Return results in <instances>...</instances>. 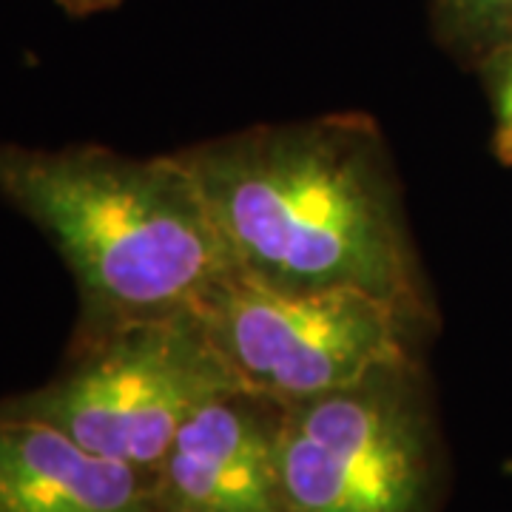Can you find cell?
<instances>
[{
    "label": "cell",
    "instance_id": "cell-1",
    "mask_svg": "<svg viewBox=\"0 0 512 512\" xmlns=\"http://www.w3.org/2000/svg\"><path fill=\"white\" fill-rule=\"evenodd\" d=\"M237 274L353 288L433 316L402 185L367 114L268 123L180 148Z\"/></svg>",
    "mask_w": 512,
    "mask_h": 512
},
{
    "label": "cell",
    "instance_id": "cell-2",
    "mask_svg": "<svg viewBox=\"0 0 512 512\" xmlns=\"http://www.w3.org/2000/svg\"><path fill=\"white\" fill-rule=\"evenodd\" d=\"M0 197L63 256L77 288L69 345L197 311L237 271L200 185L174 154L0 143Z\"/></svg>",
    "mask_w": 512,
    "mask_h": 512
},
{
    "label": "cell",
    "instance_id": "cell-3",
    "mask_svg": "<svg viewBox=\"0 0 512 512\" xmlns=\"http://www.w3.org/2000/svg\"><path fill=\"white\" fill-rule=\"evenodd\" d=\"M234 390L242 384L188 311L69 345L60 373L0 399V416L49 424L97 456L157 473L188 416Z\"/></svg>",
    "mask_w": 512,
    "mask_h": 512
},
{
    "label": "cell",
    "instance_id": "cell-4",
    "mask_svg": "<svg viewBox=\"0 0 512 512\" xmlns=\"http://www.w3.org/2000/svg\"><path fill=\"white\" fill-rule=\"evenodd\" d=\"M197 316L242 390L293 404L416 359L433 316L353 288H279L245 274L205 293Z\"/></svg>",
    "mask_w": 512,
    "mask_h": 512
},
{
    "label": "cell",
    "instance_id": "cell-5",
    "mask_svg": "<svg viewBox=\"0 0 512 512\" xmlns=\"http://www.w3.org/2000/svg\"><path fill=\"white\" fill-rule=\"evenodd\" d=\"M416 359L282 404L279 467L288 512H430L436 441Z\"/></svg>",
    "mask_w": 512,
    "mask_h": 512
},
{
    "label": "cell",
    "instance_id": "cell-6",
    "mask_svg": "<svg viewBox=\"0 0 512 512\" xmlns=\"http://www.w3.org/2000/svg\"><path fill=\"white\" fill-rule=\"evenodd\" d=\"M279 424L282 404L248 390L197 407L154 473L163 512H288Z\"/></svg>",
    "mask_w": 512,
    "mask_h": 512
},
{
    "label": "cell",
    "instance_id": "cell-7",
    "mask_svg": "<svg viewBox=\"0 0 512 512\" xmlns=\"http://www.w3.org/2000/svg\"><path fill=\"white\" fill-rule=\"evenodd\" d=\"M0 512H163L154 473L49 424L0 416Z\"/></svg>",
    "mask_w": 512,
    "mask_h": 512
},
{
    "label": "cell",
    "instance_id": "cell-8",
    "mask_svg": "<svg viewBox=\"0 0 512 512\" xmlns=\"http://www.w3.org/2000/svg\"><path fill=\"white\" fill-rule=\"evenodd\" d=\"M430 20L444 49L473 60L512 40V0H430Z\"/></svg>",
    "mask_w": 512,
    "mask_h": 512
},
{
    "label": "cell",
    "instance_id": "cell-9",
    "mask_svg": "<svg viewBox=\"0 0 512 512\" xmlns=\"http://www.w3.org/2000/svg\"><path fill=\"white\" fill-rule=\"evenodd\" d=\"M493 111V148L501 163L512 165V40L493 46L476 60Z\"/></svg>",
    "mask_w": 512,
    "mask_h": 512
},
{
    "label": "cell",
    "instance_id": "cell-10",
    "mask_svg": "<svg viewBox=\"0 0 512 512\" xmlns=\"http://www.w3.org/2000/svg\"><path fill=\"white\" fill-rule=\"evenodd\" d=\"M57 3L69 18H92L123 6V0H57Z\"/></svg>",
    "mask_w": 512,
    "mask_h": 512
}]
</instances>
